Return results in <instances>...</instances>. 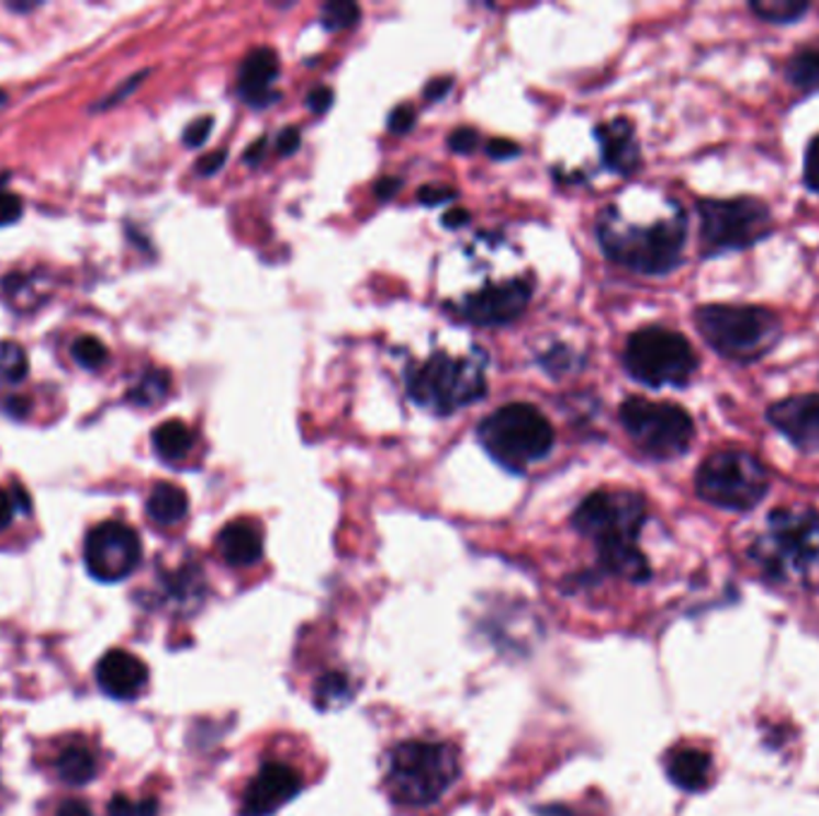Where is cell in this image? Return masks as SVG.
Listing matches in <instances>:
<instances>
[{"label": "cell", "mask_w": 819, "mask_h": 816, "mask_svg": "<svg viewBox=\"0 0 819 816\" xmlns=\"http://www.w3.org/2000/svg\"><path fill=\"white\" fill-rule=\"evenodd\" d=\"M666 773L685 793H699L711 781V757L697 747H681L669 755Z\"/></svg>", "instance_id": "20"}, {"label": "cell", "mask_w": 819, "mask_h": 816, "mask_svg": "<svg viewBox=\"0 0 819 816\" xmlns=\"http://www.w3.org/2000/svg\"><path fill=\"white\" fill-rule=\"evenodd\" d=\"M537 816H575V814L573 809H568L563 805H547V807L537 809Z\"/></svg>", "instance_id": "51"}, {"label": "cell", "mask_w": 819, "mask_h": 816, "mask_svg": "<svg viewBox=\"0 0 819 816\" xmlns=\"http://www.w3.org/2000/svg\"><path fill=\"white\" fill-rule=\"evenodd\" d=\"M808 0H752L750 12L770 24H796L810 12Z\"/></svg>", "instance_id": "26"}, {"label": "cell", "mask_w": 819, "mask_h": 816, "mask_svg": "<svg viewBox=\"0 0 819 816\" xmlns=\"http://www.w3.org/2000/svg\"><path fill=\"white\" fill-rule=\"evenodd\" d=\"M56 773L65 785L82 787L97 779L99 759L87 745L72 743L60 749V755L56 757Z\"/></svg>", "instance_id": "22"}, {"label": "cell", "mask_w": 819, "mask_h": 816, "mask_svg": "<svg viewBox=\"0 0 819 816\" xmlns=\"http://www.w3.org/2000/svg\"><path fill=\"white\" fill-rule=\"evenodd\" d=\"M699 254L705 259L743 252L774 235L772 208L758 196L699 200Z\"/></svg>", "instance_id": "5"}, {"label": "cell", "mask_w": 819, "mask_h": 816, "mask_svg": "<svg viewBox=\"0 0 819 816\" xmlns=\"http://www.w3.org/2000/svg\"><path fill=\"white\" fill-rule=\"evenodd\" d=\"M750 556L776 582H790L819 565V512L812 508H776Z\"/></svg>", "instance_id": "4"}, {"label": "cell", "mask_w": 819, "mask_h": 816, "mask_svg": "<svg viewBox=\"0 0 819 816\" xmlns=\"http://www.w3.org/2000/svg\"><path fill=\"white\" fill-rule=\"evenodd\" d=\"M56 816H94V812H91V807L87 805L85 800L70 797V800L60 802V807L56 809Z\"/></svg>", "instance_id": "45"}, {"label": "cell", "mask_w": 819, "mask_h": 816, "mask_svg": "<svg viewBox=\"0 0 819 816\" xmlns=\"http://www.w3.org/2000/svg\"><path fill=\"white\" fill-rule=\"evenodd\" d=\"M599 563L606 570L630 579V582L642 585L652 577L650 563H647L644 553L638 548V544H599Z\"/></svg>", "instance_id": "21"}, {"label": "cell", "mask_w": 819, "mask_h": 816, "mask_svg": "<svg viewBox=\"0 0 819 816\" xmlns=\"http://www.w3.org/2000/svg\"><path fill=\"white\" fill-rule=\"evenodd\" d=\"M770 469L741 447H721L703 460L695 472V491L705 503L748 512L770 494Z\"/></svg>", "instance_id": "6"}, {"label": "cell", "mask_w": 819, "mask_h": 816, "mask_svg": "<svg viewBox=\"0 0 819 816\" xmlns=\"http://www.w3.org/2000/svg\"><path fill=\"white\" fill-rule=\"evenodd\" d=\"M22 218V200L5 188V178H0V228L12 226Z\"/></svg>", "instance_id": "34"}, {"label": "cell", "mask_w": 819, "mask_h": 816, "mask_svg": "<svg viewBox=\"0 0 819 816\" xmlns=\"http://www.w3.org/2000/svg\"><path fill=\"white\" fill-rule=\"evenodd\" d=\"M453 89V79L451 77H436L425 87V99L427 101H441L448 97V91Z\"/></svg>", "instance_id": "44"}, {"label": "cell", "mask_w": 819, "mask_h": 816, "mask_svg": "<svg viewBox=\"0 0 819 816\" xmlns=\"http://www.w3.org/2000/svg\"><path fill=\"white\" fill-rule=\"evenodd\" d=\"M152 443L158 457H164L166 463H176V460H182L192 451L194 437L180 419H170V421H164L161 427L154 429Z\"/></svg>", "instance_id": "25"}, {"label": "cell", "mask_w": 819, "mask_h": 816, "mask_svg": "<svg viewBox=\"0 0 819 816\" xmlns=\"http://www.w3.org/2000/svg\"><path fill=\"white\" fill-rule=\"evenodd\" d=\"M362 10L358 3H350V0H332L322 8V24L328 32H343L350 30L360 22Z\"/></svg>", "instance_id": "30"}, {"label": "cell", "mask_w": 819, "mask_h": 816, "mask_svg": "<svg viewBox=\"0 0 819 816\" xmlns=\"http://www.w3.org/2000/svg\"><path fill=\"white\" fill-rule=\"evenodd\" d=\"M105 814H109V816H156L158 814V802L154 797L132 802L125 795H113Z\"/></svg>", "instance_id": "33"}, {"label": "cell", "mask_w": 819, "mask_h": 816, "mask_svg": "<svg viewBox=\"0 0 819 816\" xmlns=\"http://www.w3.org/2000/svg\"><path fill=\"white\" fill-rule=\"evenodd\" d=\"M415 121H417V115H415L413 105H405V103L395 105L389 115V129L393 132V135H405V132L415 127Z\"/></svg>", "instance_id": "36"}, {"label": "cell", "mask_w": 819, "mask_h": 816, "mask_svg": "<svg viewBox=\"0 0 819 816\" xmlns=\"http://www.w3.org/2000/svg\"><path fill=\"white\" fill-rule=\"evenodd\" d=\"M532 297V285L525 279L486 285L460 302L458 314L474 326H506L520 319Z\"/></svg>", "instance_id": "13"}, {"label": "cell", "mask_w": 819, "mask_h": 816, "mask_svg": "<svg viewBox=\"0 0 819 816\" xmlns=\"http://www.w3.org/2000/svg\"><path fill=\"white\" fill-rule=\"evenodd\" d=\"M767 421L805 455H819V393L788 395L767 407Z\"/></svg>", "instance_id": "14"}, {"label": "cell", "mask_w": 819, "mask_h": 816, "mask_svg": "<svg viewBox=\"0 0 819 816\" xmlns=\"http://www.w3.org/2000/svg\"><path fill=\"white\" fill-rule=\"evenodd\" d=\"M5 103V94H3V91H0V105H3Z\"/></svg>", "instance_id": "52"}, {"label": "cell", "mask_w": 819, "mask_h": 816, "mask_svg": "<svg viewBox=\"0 0 819 816\" xmlns=\"http://www.w3.org/2000/svg\"><path fill=\"white\" fill-rule=\"evenodd\" d=\"M784 77L788 79V84H794L805 94L819 89V36L790 53V58L784 65Z\"/></svg>", "instance_id": "24"}, {"label": "cell", "mask_w": 819, "mask_h": 816, "mask_svg": "<svg viewBox=\"0 0 819 816\" xmlns=\"http://www.w3.org/2000/svg\"><path fill=\"white\" fill-rule=\"evenodd\" d=\"M26 400L24 398H8L5 400V412L12 417H24L26 415Z\"/></svg>", "instance_id": "50"}, {"label": "cell", "mask_w": 819, "mask_h": 816, "mask_svg": "<svg viewBox=\"0 0 819 816\" xmlns=\"http://www.w3.org/2000/svg\"><path fill=\"white\" fill-rule=\"evenodd\" d=\"M168 390H170L168 372H164V369H152V372L144 374L139 384L127 393V398L137 407H154L166 400Z\"/></svg>", "instance_id": "27"}, {"label": "cell", "mask_w": 819, "mask_h": 816, "mask_svg": "<svg viewBox=\"0 0 819 816\" xmlns=\"http://www.w3.org/2000/svg\"><path fill=\"white\" fill-rule=\"evenodd\" d=\"M334 105V91L328 87H316L310 91L307 97V109L314 113V115H324L328 109Z\"/></svg>", "instance_id": "40"}, {"label": "cell", "mask_w": 819, "mask_h": 816, "mask_svg": "<svg viewBox=\"0 0 819 816\" xmlns=\"http://www.w3.org/2000/svg\"><path fill=\"white\" fill-rule=\"evenodd\" d=\"M216 544H218L223 560L233 565V568H249V565L261 560V553H263L261 532L247 520L228 522L218 532Z\"/></svg>", "instance_id": "19"}, {"label": "cell", "mask_w": 819, "mask_h": 816, "mask_svg": "<svg viewBox=\"0 0 819 816\" xmlns=\"http://www.w3.org/2000/svg\"><path fill=\"white\" fill-rule=\"evenodd\" d=\"M267 144H269L267 137H259L255 144H249V149L245 151V163H249V166L259 163L263 158V151H267Z\"/></svg>", "instance_id": "47"}, {"label": "cell", "mask_w": 819, "mask_h": 816, "mask_svg": "<svg viewBox=\"0 0 819 816\" xmlns=\"http://www.w3.org/2000/svg\"><path fill=\"white\" fill-rule=\"evenodd\" d=\"M468 220H470V214H468L465 208L448 211V214H444V218H441V223H444L446 228H460V226H465Z\"/></svg>", "instance_id": "49"}, {"label": "cell", "mask_w": 819, "mask_h": 816, "mask_svg": "<svg viewBox=\"0 0 819 816\" xmlns=\"http://www.w3.org/2000/svg\"><path fill=\"white\" fill-rule=\"evenodd\" d=\"M399 188H401V178H384V180L377 182L374 192H377L379 200H389V196L399 192Z\"/></svg>", "instance_id": "48"}, {"label": "cell", "mask_w": 819, "mask_h": 816, "mask_svg": "<svg viewBox=\"0 0 819 816\" xmlns=\"http://www.w3.org/2000/svg\"><path fill=\"white\" fill-rule=\"evenodd\" d=\"M302 790V775L283 761L263 763L247 785L243 797V816H271L288 805Z\"/></svg>", "instance_id": "15"}, {"label": "cell", "mask_w": 819, "mask_h": 816, "mask_svg": "<svg viewBox=\"0 0 819 816\" xmlns=\"http://www.w3.org/2000/svg\"><path fill=\"white\" fill-rule=\"evenodd\" d=\"M594 135H597L606 168L614 170L618 175L638 173L642 154L640 141L636 137V127H632L628 117H616V121L599 125L594 129Z\"/></svg>", "instance_id": "18"}, {"label": "cell", "mask_w": 819, "mask_h": 816, "mask_svg": "<svg viewBox=\"0 0 819 816\" xmlns=\"http://www.w3.org/2000/svg\"><path fill=\"white\" fill-rule=\"evenodd\" d=\"M314 696H316V704H319L322 709H336L340 704L350 702L352 690H350L348 678L343 673H326L319 682H316Z\"/></svg>", "instance_id": "28"}, {"label": "cell", "mask_w": 819, "mask_h": 816, "mask_svg": "<svg viewBox=\"0 0 819 816\" xmlns=\"http://www.w3.org/2000/svg\"><path fill=\"white\" fill-rule=\"evenodd\" d=\"M200 573L192 570V568H182L178 573H170L164 577V589L168 599H176L180 603L190 601L192 594H197L200 591Z\"/></svg>", "instance_id": "31"}, {"label": "cell", "mask_w": 819, "mask_h": 816, "mask_svg": "<svg viewBox=\"0 0 819 816\" xmlns=\"http://www.w3.org/2000/svg\"><path fill=\"white\" fill-rule=\"evenodd\" d=\"M626 372L647 388H685L699 369L691 340L666 326H644L624 350Z\"/></svg>", "instance_id": "8"}, {"label": "cell", "mask_w": 819, "mask_h": 816, "mask_svg": "<svg viewBox=\"0 0 819 816\" xmlns=\"http://www.w3.org/2000/svg\"><path fill=\"white\" fill-rule=\"evenodd\" d=\"M30 372V360L18 342H0V381L5 384H20Z\"/></svg>", "instance_id": "29"}, {"label": "cell", "mask_w": 819, "mask_h": 816, "mask_svg": "<svg viewBox=\"0 0 819 816\" xmlns=\"http://www.w3.org/2000/svg\"><path fill=\"white\" fill-rule=\"evenodd\" d=\"M99 690L117 702H135L137 696L147 690L149 668L142 658L125 649L105 651L94 670Z\"/></svg>", "instance_id": "16"}, {"label": "cell", "mask_w": 819, "mask_h": 816, "mask_svg": "<svg viewBox=\"0 0 819 816\" xmlns=\"http://www.w3.org/2000/svg\"><path fill=\"white\" fill-rule=\"evenodd\" d=\"M226 151H214V154H206L204 158H200V161H197V173H200V175H214V173H218V170L223 168V163H226Z\"/></svg>", "instance_id": "43"}, {"label": "cell", "mask_w": 819, "mask_h": 816, "mask_svg": "<svg viewBox=\"0 0 819 816\" xmlns=\"http://www.w3.org/2000/svg\"><path fill=\"white\" fill-rule=\"evenodd\" d=\"M142 563L139 534L130 524L105 520L85 539L87 573L103 585L123 582Z\"/></svg>", "instance_id": "12"}, {"label": "cell", "mask_w": 819, "mask_h": 816, "mask_svg": "<svg viewBox=\"0 0 819 816\" xmlns=\"http://www.w3.org/2000/svg\"><path fill=\"white\" fill-rule=\"evenodd\" d=\"M405 386L419 407L434 415H451L482 398L486 378L482 364L436 352L429 360L405 369Z\"/></svg>", "instance_id": "9"}, {"label": "cell", "mask_w": 819, "mask_h": 816, "mask_svg": "<svg viewBox=\"0 0 819 816\" xmlns=\"http://www.w3.org/2000/svg\"><path fill=\"white\" fill-rule=\"evenodd\" d=\"M803 182L810 192L819 194V135H815L808 144V149H805Z\"/></svg>", "instance_id": "35"}, {"label": "cell", "mask_w": 819, "mask_h": 816, "mask_svg": "<svg viewBox=\"0 0 819 816\" xmlns=\"http://www.w3.org/2000/svg\"><path fill=\"white\" fill-rule=\"evenodd\" d=\"M478 437L489 455L513 472H523L530 463L545 460L557 443L551 421L527 403L498 407L482 421Z\"/></svg>", "instance_id": "7"}, {"label": "cell", "mask_w": 819, "mask_h": 816, "mask_svg": "<svg viewBox=\"0 0 819 816\" xmlns=\"http://www.w3.org/2000/svg\"><path fill=\"white\" fill-rule=\"evenodd\" d=\"M188 510H190V500L180 486L161 481L152 489L149 500H147V512L156 524H164V526L178 524L184 520V515H188Z\"/></svg>", "instance_id": "23"}, {"label": "cell", "mask_w": 819, "mask_h": 816, "mask_svg": "<svg viewBox=\"0 0 819 816\" xmlns=\"http://www.w3.org/2000/svg\"><path fill=\"white\" fill-rule=\"evenodd\" d=\"M480 135L478 129L472 127H458L451 137H448V147H451L456 154H472L478 149Z\"/></svg>", "instance_id": "38"}, {"label": "cell", "mask_w": 819, "mask_h": 816, "mask_svg": "<svg viewBox=\"0 0 819 816\" xmlns=\"http://www.w3.org/2000/svg\"><path fill=\"white\" fill-rule=\"evenodd\" d=\"M620 424L640 451L666 463L691 451L695 441V421L688 410L669 400H647L640 395L620 405Z\"/></svg>", "instance_id": "10"}, {"label": "cell", "mask_w": 819, "mask_h": 816, "mask_svg": "<svg viewBox=\"0 0 819 816\" xmlns=\"http://www.w3.org/2000/svg\"><path fill=\"white\" fill-rule=\"evenodd\" d=\"M644 520V498L636 491H594L573 512L575 530L597 546L638 544Z\"/></svg>", "instance_id": "11"}, {"label": "cell", "mask_w": 819, "mask_h": 816, "mask_svg": "<svg viewBox=\"0 0 819 816\" xmlns=\"http://www.w3.org/2000/svg\"><path fill=\"white\" fill-rule=\"evenodd\" d=\"M72 354L85 369H99L105 360H109V350H105L103 342L94 336L77 338L72 345Z\"/></svg>", "instance_id": "32"}, {"label": "cell", "mask_w": 819, "mask_h": 816, "mask_svg": "<svg viewBox=\"0 0 819 816\" xmlns=\"http://www.w3.org/2000/svg\"><path fill=\"white\" fill-rule=\"evenodd\" d=\"M460 775V757L446 743L407 740L389 755L386 790L395 805L429 807Z\"/></svg>", "instance_id": "3"}, {"label": "cell", "mask_w": 819, "mask_h": 816, "mask_svg": "<svg viewBox=\"0 0 819 816\" xmlns=\"http://www.w3.org/2000/svg\"><path fill=\"white\" fill-rule=\"evenodd\" d=\"M693 319L707 345L736 364L764 360L784 336L778 314L760 305H703Z\"/></svg>", "instance_id": "2"}, {"label": "cell", "mask_w": 819, "mask_h": 816, "mask_svg": "<svg viewBox=\"0 0 819 816\" xmlns=\"http://www.w3.org/2000/svg\"><path fill=\"white\" fill-rule=\"evenodd\" d=\"M12 518H15V500L10 498V494L0 489V530H5V526L12 522Z\"/></svg>", "instance_id": "46"}, {"label": "cell", "mask_w": 819, "mask_h": 816, "mask_svg": "<svg viewBox=\"0 0 819 816\" xmlns=\"http://www.w3.org/2000/svg\"><path fill=\"white\" fill-rule=\"evenodd\" d=\"M211 127H214V117H209V115L197 117V121H192L188 127H184V137H182L184 144L192 149L202 147V144L209 139Z\"/></svg>", "instance_id": "37"}, {"label": "cell", "mask_w": 819, "mask_h": 816, "mask_svg": "<svg viewBox=\"0 0 819 816\" xmlns=\"http://www.w3.org/2000/svg\"><path fill=\"white\" fill-rule=\"evenodd\" d=\"M486 154L496 158V161H504V158L520 156V147L511 139H492L486 144Z\"/></svg>", "instance_id": "41"}, {"label": "cell", "mask_w": 819, "mask_h": 816, "mask_svg": "<svg viewBox=\"0 0 819 816\" xmlns=\"http://www.w3.org/2000/svg\"><path fill=\"white\" fill-rule=\"evenodd\" d=\"M281 60L273 48H255L247 53V58L237 72V94L255 109L273 103L279 94L273 91V82L279 79Z\"/></svg>", "instance_id": "17"}, {"label": "cell", "mask_w": 819, "mask_h": 816, "mask_svg": "<svg viewBox=\"0 0 819 816\" xmlns=\"http://www.w3.org/2000/svg\"><path fill=\"white\" fill-rule=\"evenodd\" d=\"M276 149L281 156H293L300 149V129L298 127H285L279 139H276Z\"/></svg>", "instance_id": "42"}, {"label": "cell", "mask_w": 819, "mask_h": 816, "mask_svg": "<svg viewBox=\"0 0 819 816\" xmlns=\"http://www.w3.org/2000/svg\"><path fill=\"white\" fill-rule=\"evenodd\" d=\"M604 254L642 275H666L676 271L688 242V214L678 202L650 223H632L618 208H606L597 223Z\"/></svg>", "instance_id": "1"}, {"label": "cell", "mask_w": 819, "mask_h": 816, "mask_svg": "<svg viewBox=\"0 0 819 816\" xmlns=\"http://www.w3.org/2000/svg\"><path fill=\"white\" fill-rule=\"evenodd\" d=\"M417 196L425 206H436V204H446V202L456 200L458 194L453 188H446V184H429V188H422Z\"/></svg>", "instance_id": "39"}]
</instances>
